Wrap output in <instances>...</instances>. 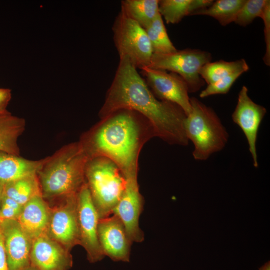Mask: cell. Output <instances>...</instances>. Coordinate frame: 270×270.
I'll return each instance as SVG.
<instances>
[{
	"label": "cell",
	"mask_w": 270,
	"mask_h": 270,
	"mask_svg": "<svg viewBox=\"0 0 270 270\" xmlns=\"http://www.w3.org/2000/svg\"><path fill=\"white\" fill-rule=\"evenodd\" d=\"M266 0H246L238 11L234 22L242 26H246L258 17L262 18Z\"/></svg>",
	"instance_id": "25"
},
{
	"label": "cell",
	"mask_w": 270,
	"mask_h": 270,
	"mask_svg": "<svg viewBox=\"0 0 270 270\" xmlns=\"http://www.w3.org/2000/svg\"><path fill=\"white\" fill-rule=\"evenodd\" d=\"M112 30L120 58H128L136 68L148 66L153 52L146 30L121 10Z\"/></svg>",
	"instance_id": "6"
},
{
	"label": "cell",
	"mask_w": 270,
	"mask_h": 270,
	"mask_svg": "<svg viewBox=\"0 0 270 270\" xmlns=\"http://www.w3.org/2000/svg\"><path fill=\"white\" fill-rule=\"evenodd\" d=\"M22 206L2 194L0 206V220H17Z\"/></svg>",
	"instance_id": "27"
},
{
	"label": "cell",
	"mask_w": 270,
	"mask_h": 270,
	"mask_svg": "<svg viewBox=\"0 0 270 270\" xmlns=\"http://www.w3.org/2000/svg\"><path fill=\"white\" fill-rule=\"evenodd\" d=\"M246 0H217L208 8L196 12L193 15H203L216 19L220 24L226 26L234 22Z\"/></svg>",
	"instance_id": "21"
},
{
	"label": "cell",
	"mask_w": 270,
	"mask_h": 270,
	"mask_svg": "<svg viewBox=\"0 0 270 270\" xmlns=\"http://www.w3.org/2000/svg\"><path fill=\"white\" fill-rule=\"evenodd\" d=\"M141 72L155 96L179 106L186 116L192 110L188 89L186 82L178 74L146 66Z\"/></svg>",
	"instance_id": "8"
},
{
	"label": "cell",
	"mask_w": 270,
	"mask_h": 270,
	"mask_svg": "<svg viewBox=\"0 0 270 270\" xmlns=\"http://www.w3.org/2000/svg\"><path fill=\"white\" fill-rule=\"evenodd\" d=\"M259 270H270V262H266L262 266Z\"/></svg>",
	"instance_id": "31"
},
{
	"label": "cell",
	"mask_w": 270,
	"mask_h": 270,
	"mask_svg": "<svg viewBox=\"0 0 270 270\" xmlns=\"http://www.w3.org/2000/svg\"><path fill=\"white\" fill-rule=\"evenodd\" d=\"M266 113V108L254 102L248 96V88L243 86L238 92L232 119L240 128L246 138L252 164L256 168L258 166L256 147L258 133Z\"/></svg>",
	"instance_id": "10"
},
{
	"label": "cell",
	"mask_w": 270,
	"mask_h": 270,
	"mask_svg": "<svg viewBox=\"0 0 270 270\" xmlns=\"http://www.w3.org/2000/svg\"><path fill=\"white\" fill-rule=\"evenodd\" d=\"M248 70L249 66L244 58L231 62L220 60L204 64L200 70V75L208 84L232 73L238 71L245 72Z\"/></svg>",
	"instance_id": "20"
},
{
	"label": "cell",
	"mask_w": 270,
	"mask_h": 270,
	"mask_svg": "<svg viewBox=\"0 0 270 270\" xmlns=\"http://www.w3.org/2000/svg\"><path fill=\"white\" fill-rule=\"evenodd\" d=\"M24 270H38L36 268H35L32 266L30 265L28 267L26 268Z\"/></svg>",
	"instance_id": "32"
},
{
	"label": "cell",
	"mask_w": 270,
	"mask_h": 270,
	"mask_svg": "<svg viewBox=\"0 0 270 270\" xmlns=\"http://www.w3.org/2000/svg\"><path fill=\"white\" fill-rule=\"evenodd\" d=\"M25 128L24 120L12 115L8 111L0 112V151L18 156V137Z\"/></svg>",
	"instance_id": "18"
},
{
	"label": "cell",
	"mask_w": 270,
	"mask_h": 270,
	"mask_svg": "<svg viewBox=\"0 0 270 270\" xmlns=\"http://www.w3.org/2000/svg\"><path fill=\"white\" fill-rule=\"evenodd\" d=\"M244 72L238 71L208 84L200 94L199 96L204 98L212 95L227 94L234 83Z\"/></svg>",
	"instance_id": "26"
},
{
	"label": "cell",
	"mask_w": 270,
	"mask_h": 270,
	"mask_svg": "<svg viewBox=\"0 0 270 270\" xmlns=\"http://www.w3.org/2000/svg\"><path fill=\"white\" fill-rule=\"evenodd\" d=\"M2 194L23 206L33 197L40 195L36 176L3 185Z\"/></svg>",
	"instance_id": "22"
},
{
	"label": "cell",
	"mask_w": 270,
	"mask_h": 270,
	"mask_svg": "<svg viewBox=\"0 0 270 270\" xmlns=\"http://www.w3.org/2000/svg\"><path fill=\"white\" fill-rule=\"evenodd\" d=\"M158 2V0H124L121 2V10L145 29L159 14Z\"/></svg>",
	"instance_id": "19"
},
{
	"label": "cell",
	"mask_w": 270,
	"mask_h": 270,
	"mask_svg": "<svg viewBox=\"0 0 270 270\" xmlns=\"http://www.w3.org/2000/svg\"><path fill=\"white\" fill-rule=\"evenodd\" d=\"M264 24V39L266 44V52L263 57L264 62L270 66V0H266L262 17Z\"/></svg>",
	"instance_id": "28"
},
{
	"label": "cell",
	"mask_w": 270,
	"mask_h": 270,
	"mask_svg": "<svg viewBox=\"0 0 270 270\" xmlns=\"http://www.w3.org/2000/svg\"><path fill=\"white\" fill-rule=\"evenodd\" d=\"M10 98V90L0 88V112L6 110V108Z\"/></svg>",
	"instance_id": "30"
},
{
	"label": "cell",
	"mask_w": 270,
	"mask_h": 270,
	"mask_svg": "<svg viewBox=\"0 0 270 270\" xmlns=\"http://www.w3.org/2000/svg\"><path fill=\"white\" fill-rule=\"evenodd\" d=\"M50 215L46 204L38 195L24 204L17 218L20 226L33 240L44 234L48 228Z\"/></svg>",
	"instance_id": "16"
},
{
	"label": "cell",
	"mask_w": 270,
	"mask_h": 270,
	"mask_svg": "<svg viewBox=\"0 0 270 270\" xmlns=\"http://www.w3.org/2000/svg\"><path fill=\"white\" fill-rule=\"evenodd\" d=\"M90 158L80 142L62 148L46 161L38 174L46 196L69 197L78 194L86 182Z\"/></svg>",
	"instance_id": "3"
},
{
	"label": "cell",
	"mask_w": 270,
	"mask_h": 270,
	"mask_svg": "<svg viewBox=\"0 0 270 270\" xmlns=\"http://www.w3.org/2000/svg\"><path fill=\"white\" fill-rule=\"evenodd\" d=\"M0 220L8 269L24 270L31 265V239L16 220Z\"/></svg>",
	"instance_id": "13"
},
{
	"label": "cell",
	"mask_w": 270,
	"mask_h": 270,
	"mask_svg": "<svg viewBox=\"0 0 270 270\" xmlns=\"http://www.w3.org/2000/svg\"><path fill=\"white\" fill-rule=\"evenodd\" d=\"M208 51L186 48L168 54H153L148 67L170 71L180 76L187 84L189 92H198L204 84L200 75V68L211 62Z\"/></svg>",
	"instance_id": "7"
},
{
	"label": "cell",
	"mask_w": 270,
	"mask_h": 270,
	"mask_svg": "<svg viewBox=\"0 0 270 270\" xmlns=\"http://www.w3.org/2000/svg\"><path fill=\"white\" fill-rule=\"evenodd\" d=\"M144 30L150 40L153 54H168L177 50L170 39L160 13Z\"/></svg>",
	"instance_id": "23"
},
{
	"label": "cell",
	"mask_w": 270,
	"mask_h": 270,
	"mask_svg": "<svg viewBox=\"0 0 270 270\" xmlns=\"http://www.w3.org/2000/svg\"><path fill=\"white\" fill-rule=\"evenodd\" d=\"M77 213L80 244L86 250L88 258L91 262L102 260L105 256L98 236L100 217L86 182L78 195Z\"/></svg>",
	"instance_id": "9"
},
{
	"label": "cell",
	"mask_w": 270,
	"mask_h": 270,
	"mask_svg": "<svg viewBox=\"0 0 270 270\" xmlns=\"http://www.w3.org/2000/svg\"><path fill=\"white\" fill-rule=\"evenodd\" d=\"M154 136L151 124L144 116L134 110H120L101 118L80 142L90 158L110 159L126 179L137 177L140 150Z\"/></svg>",
	"instance_id": "2"
},
{
	"label": "cell",
	"mask_w": 270,
	"mask_h": 270,
	"mask_svg": "<svg viewBox=\"0 0 270 270\" xmlns=\"http://www.w3.org/2000/svg\"><path fill=\"white\" fill-rule=\"evenodd\" d=\"M46 159L28 160L0 151V184L36 176Z\"/></svg>",
	"instance_id": "17"
},
{
	"label": "cell",
	"mask_w": 270,
	"mask_h": 270,
	"mask_svg": "<svg viewBox=\"0 0 270 270\" xmlns=\"http://www.w3.org/2000/svg\"><path fill=\"white\" fill-rule=\"evenodd\" d=\"M190 102L192 110L184 121L186 134L194 144V158L205 160L225 147L228 134L212 108L195 97L190 98Z\"/></svg>",
	"instance_id": "4"
},
{
	"label": "cell",
	"mask_w": 270,
	"mask_h": 270,
	"mask_svg": "<svg viewBox=\"0 0 270 270\" xmlns=\"http://www.w3.org/2000/svg\"><path fill=\"white\" fill-rule=\"evenodd\" d=\"M192 0H160L158 11L167 24L180 22L186 16H190Z\"/></svg>",
	"instance_id": "24"
},
{
	"label": "cell",
	"mask_w": 270,
	"mask_h": 270,
	"mask_svg": "<svg viewBox=\"0 0 270 270\" xmlns=\"http://www.w3.org/2000/svg\"><path fill=\"white\" fill-rule=\"evenodd\" d=\"M126 180L125 190L113 214H116L122 222L130 240L140 242L144 240V232L139 226L144 200L139 191L137 177Z\"/></svg>",
	"instance_id": "12"
},
{
	"label": "cell",
	"mask_w": 270,
	"mask_h": 270,
	"mask_svg": "<svg viewBox=\"0 0 270 270\" xmlns=\"http://www.w3.org/2000/svg\"><path fill=\"white\" fill-rule=\"evenodd\" d=\"M85 180L100 218L112 214L126 186L119 168L106 158H92L86 166Z\"/></svg>",
	"instance_id": "5"
},
{
	"label": "cell",
	"mask_w": 270,
	"mask_h": 270,
	"mask_svg": "<svg viewBox=\"0 0 270 270\" xmlns=\"http://www.w3.org/2000/svg\"><path fill=\"white\" fill-rule=\"evenodd\" d=\"M30 260L38 270H68L72 265L67 252L45 234L33 239Z\"/></svg>",
	"instance_id": "15"
},
{
	"label": "cell",
	"mask_w": 270,
	"mask_h": 270,
	"mask_svg": "<svg viewBox=\"0 0 270 270\" xmlns=\"http://www.w3.org/2000/svg\"><path fill=\"white\" fill-rule=\"evenodd\" d=\"M78 195L69 197L65 205L52 213L50 218L48 228L50 236L55 240L68 246L80 244L77 213Z\"/></svg>",
	"instance_id": "14"
},
{
	"label": "cell",
	"mask_w": 270,
	"mask_h": 270,
	"mask_svg": "<svg viewBox=\"0 0 270 270\" xmlns=\"http://www.w3.org/2000/svg\"><path fill=\"white\" fill-rule=\"evenodd\" d=\"M98 242L104 256L116 262L130 260V239L125 227L115 214L99 219L98 226Z\"/></svg>",
	"instance_id": "11"
},
{
	"label": "cell",
	"mask_w": 270,
	"mask_h": 270,
	"mask_svg": "<svg viewBox=\"0 0 270 270\" xmlns=\"http://www.w3.org/2000/svg\"><path fill=\"white\" fill-rule=\"evenodd\" d=\"M120 110L135 111L151 124L155 136L170 144L186 146V117L175 104L157 98L129 60L120 58L112 82L99 116L102 118Z\"/></svg>",
	"instance_id": "1"
},
{
	"label": "cell",
	"mask_w": 270,
	"mask_h": 270,
	"mask_svg": "<svg viewBox=\"0 0 270 270\" xmlns=\"http://www.w3.org/2000/svg\"><path fill=\"white\" fill-rule=\"evenodd\" d=\"M0 270H8L4 246V237L0 220Z\"/></svg>",
	"instance_id": "29"
},
{
	"label": "cell",
	"mask_w": 270,
	"mask_h": 270,
	"mask_svg": "<svg viewBox=\"0 0 270 270\" xmlns=\"http://www.w3.org/2000/svg\"><path fill=\"white\" fill-rule=\"evenodd\" d=\"M2 194V185L0 184V202H1Z\"/></svg>",
	"instance_id": "33"
}]
</instances>
